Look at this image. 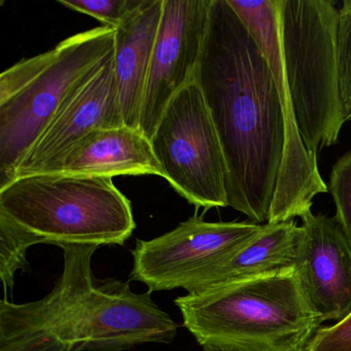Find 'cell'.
<instances>
[{
    "instance_id": "1",
    "label": "cell",
    "mask_w": 351,
    "mask_h": 351,
    "mask_svg": "<svg viewBox=\"0 0 351 351\" xmlns=\"http://www.w3.org/2000/svg\"><path fill=\"white\" fill-rule=\"evenodd\" d=\"M195 79L223 149L228 205L264 225L285 152V117L268 62L227 0L211 3Z\"/></svg>"
},
{
    "instance_id": "2",
    "label": "cell",
    "mask_w": 351,
    "mask_h": 351,
    "mask_svg": "<svg viewBox=\"0 0 351 351\" xmlns=\"http://www.w3.org/2000/svg\"><path fill=\"white\" fill-rule=\"evenodd\" d=\"M63 271L38 301H0V351H124L170 343L178 324L129 282L97 278V246L65 244Z\"/></svg>"
},
{
    "instance_id": "3",
    "label": "cell",
    "mask_w": 351,
    "mask_h": 351,
    "mask_svg": "<svg viewBox=\"0 0 351 351\" xmlns=\"http://www.w3.org/2000/svg\"><path fill=\"white\" fill-rule=\"evenodd\" d=\"M186 330L200 346L238 351H305L322 324L297 269L208 295L176 298Z\"/></svg>"
},
{
    "instance_id": "4",
    "label": "cell",
    "mask_w": 351,
    "mask_h": 351,
    "mask_svg": "<svg viewBox=\"0 0 351 351\" xmlns=\"http://www.w3.org/2000/svg\"><path fill=\"white\" fill-rule=\"evenodd\" d=\"M114 55V30L94 28L53 50L24 59L0 75V189L63 104Z\"/></svg>"
},
{
    "instance_id": "5",
    "label": "cell",
    "mask_w": 351,
    "mask_h": 351,
    "mask_svg": "<svg viewBox=\"0 0 351 351\" xmlns=\"http://www.w3.org/2000/svg\"><path fill=\"white\" fill-rule=\"evenodd\" d=\"M0 215L43 243L123 245L134 232L130 201L110 178L40 173L0 189Z\"/></svg>"
},
{
    "instance_id": "6",
    "label": "cell",
    "mask_w": 351,
    "mask_h": 351,
    "mask_svg": "<svg viewBox=\"0 0 351 351\" xmlns=\"http://www.w3.org/2000/svg\"><path fill=\"white\" fill-rule=\"evenodd\" d=\"M283 62L300 134L310 153L336 145L343 125L339 9L332 0H276Z\"/></svg>"
},
{
    "instance_id": "7",
    "label": "cell",
    "mask_w": 351,
    "mask_h": 351,
    "mask_svg": "<svg viewBox=\"0 0 351 351\" xmlns=\"http://www.w3.org/2000/svg\"><path fill=\"white\" fill-rule=\"evenodd\" d=\"M151 143L164 178L189 203L229 206L223 149L195 77L168 104Z\"/></svg>"
},
{
    "instance_id": "8",
    "label": "cell",
    "mask_w": 351,
    "mask_h": 351,
    "mask_svg": "<svg viewBox=\"0 0 351 351\" xmlns=\"http://www.w3.org/2000/svg\"><path fill=\"white\" fill-rule=\"evenodd\" d=\"M262 51L272 71L285 124V143L267 223L302 217L311 211L313 199L328 192L320 176L317 155L310 153L295 120L279 38L276 0H227Z\"/></svg>"
},
{
    "instance_id": "9",
    "label": "cell",
    "mask_w": 351,
    "mask_h": 351,
    "mask_svg": "<svg viewBox=\"0 0 351 351\" xmlns=\"http://www.w3.org/2000/svg\"><path fill=\"white\" fill-rule=\"evenodd\" d=\"M263 227L247 221L209 223L195 215L164 235L137 240L131 252V280L145 283L149 293L186 289L254 239Z\"/></svg>"
},
{
    "instance_id": "10",
    "label": "cell",
    "mask_w": 351,
    "mask_h": 351,
    "mask_svg": "<svg viewBox=\"0 0 351 351\" xmlns=\"http://www.w3.org/2000/svg\"><path fill=\"white\" fill-rule=\"evenodd\" d=\"M213 0H164L139 129L151 141L172 98L195 77Z\"/></svg>"
},
{
    "instance_id": "11",
    "label": "cell",
    "mask_w": 351,
    "mask_h": 351,
    "mask_svg": "<svg viewBox=\"0 0 351 351\" xmlns=\"http://www.w3.org/2000/svg\"><path fill=\"white\" fill-rule=\"evenodd\" d=\"M114 57L63 104L20 164L16 178L51 171L92 131L125 126Z\"/></svg>"
},
{
    "instance_id": "12",
    "label": "cell",
    "mask_w": 351,
    "mask_h": 351,
    "mask_svg": "<svg viewBox=\"0 0 351 351\" xmlns=\"http://www.w3.org/2000/svg\"><path fill=\"white\" fill-rule=\"evenodd\" d=\"M297 272L322 322H339L351 312V241L336 217H301Z\"/></svg>"
},
{
    "instance_id": "13",
    "label": "cell",
    "mask_w": 351,
    "mask_h": 351,
    "mask_svg": "<svg viewBox=\"0 0 351 351\" xmlns=\"http://www.w3.org/2000/svg\"><path fill=\"white\" fill-rule=\"evenodd\" d=\"M302 228L295 219L264 223L262 231L233 256L213 267L186 291L194 297L297 269Z\"/></svg>"
},
{
    "instance_id": "14",
    "label": "cell",
    "mask_w": 351,
    "mask_h": 351,
    "mask_svg": "<svg viewBox=\"0 0 351 351\" xmlns=\"http://www.w3.org/2000/svg\"><path fill=\"white\" fill-rule=\"evenodd\" d=\"M47 173L110 178L157 176L164 178L151 141L141 130L127 126L92 131Z\"/></svg>"
},
{
    "instance_id": "15",
    "label": "cell",
    "mask_w": 351,
    "mask_h": 351,
    "mask_svg": "<svg viewBox=\"0 0 351 351\" xmlns=\"http://www.w3.org/2000/svg\"><path fill=\"white\" fill-rule=\"evenodd\" d=\"M164 0H145L143 7L114 30V75L125 126L139 129Z\"/></svg>"
},
{
    "instance_id": "16",
    "label": "cell",
    "mask_w": 351,
    "mask_h": 351,
    "mask_svg": "<svg viewBox=\"0 0 351 351\" xmlns=\"http://www.w3.org/2000/svg\"><path fill=\"white\" fill-rule=\"evenodd\" d=\"M43 243L32 234L0 215V279L3 282V299L9 300L15 285L16 272L29 271L27 250L30 246Z\"/></svg>"
},
{
    "instance_id": "17",
    "label": "cell",
    "mask_w": 351,
    "mask_h": 351,
    "mask_svg": "<svg viewBox=\"0 0 351 351\" xmlns=\"http://www.w3.org/2000/svg\"><path fill=\"white\" fill-rule=\"evenodd\" d=\"M58 3L116 30L143 7L145 0H58Z\"/></svg>"
},
{
    "instance_id": "18",
    "label": "cell",
    "mask_w": 351,
    "mask_h": 351,
    "mask_svg": "<svg viewBox=\"0 0 351 351\" xmlns=\"http://www.w3.org/2000/svg\"><path fill=\"white\" fill-rule=\"evenodd\" d=\"M339 87L344 122L351 121V0H343L339 9Z\"/></svg>"
},
{
    "instance_id": "19",
    "label": "cell",
    "mask_w": 351,
    "mask_h": 351,
    "mask_svg": "<svg viewBox=\"0 0 351 351\" xmlns=\"http://www.w3.org/2000/svg\"><path fill=\"white\" fill-rule=\"evenodd\" d=\"M328 186L336 206L335 217L351 241V149L332 166Z\"/></svg>"
},
{
    "instance_id": "20",
    "label": "cell",
    "mask_w": 351,
    "mask_h": 351,
    "mask_svg": "<svg viewBox=\"0 0 351 351\" xmlns=\"http://www.w3.org/2000/svg\"><path fill=\"white\" fill-rule=\"evenodd\" d=\"M305 351H351V312L332 326L320 328Z\"/></svg>"
},
{
    "instance_id": "21",
    "label": "cell",
    "mask_w": 351,
    "mask_h": 351,
    "mask_svg": "<svg viewBox=\"0 0 351 351\" xmlns=\"http://www.w3.org/2000/svg\"><path fill=\"white\" fill-rule=\"evenodd\" d=\"M202 351H238L235 349L225 348V347L205 346Z\"/></svg>"
}]
</instances>
